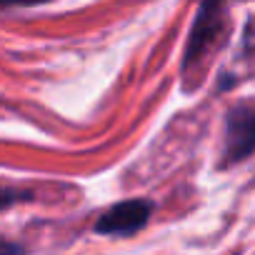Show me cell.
<instances>
[{
    "instance_id": "obj_6",
    "label": "cell",
    "mask_w": 255,
    "mask_h": 255,
    "mask_svg": "<svg viewBox=\"0 0 255 255\" xmlns=\"http://www.w3.org/2000/svg\"><path fill=\"white\" fill-rule=\"evenodd\" d=\"M35 3H45V0H0V8H8V5H35Z\"/></svg>"
},
{
    "instance_id": "obj_4",
    "label": "cell",
    "mask_w": 255,
    "mask_h": 255,
    "mask_svg": "<svg viewBox=\"0 0 255 255\" xmlns=\"http://www.w3.org/2000/svg\"><path fill=\"white\" fill-rule=\"evenodd\" d=\"M18 200H20V193H18V190H13V188H0V210L10 208V205L18 203Z\"/></svg>"
},
{
    "instance_id": "obj_2",
    "label": "cell",
    "mask_w": 255,
    "mask_h": 255,
    "mask_svg": "<svg viewBox=\"0 0 255 255\" xmlns=\"http://www.w3.org/2000/svg\"><path fill=\"white\" fill-rule=\"evenodd\" d=\"M255 150V108L238 105L225 123V163H240Z\"/></svg>"
},
{
    "instance_id": "obj_1",
    "label": "cell",
    "mask_w": 255,
    "mask_h": 255,
    "mask_svg": "<svg viewBox=\"0 0 255 255\" xmlns=\"http://www.w3.org/2000/svg\"><path fill=\"white\" fill-rule=\"evenodd\" d=\"M223 18H225V0H203L185 50V70L200 63L203 55L210 50V45L223 30Z\"/></svg>"
},
{
    "instance_id": "obj_3",
    "label": "cell",
    "mask_w": 255,
    "mask_h": 255,
    "mask_svg": "<svg viewBox=\"0 0 255 255\" xmlns=\"http://www.w3.org/2000/svg\"><path fill=\"white\" fill-rule=\"evenodd\" d=\"M148 218H150V203L125 200V203L105 210L98 218L95 233H100V235H133L140 228H145Z\"/></svg>"
},
{
    "instance_id": "obj_5",
    "label": "cell",
    "mask_w": 255,
    "mask_h": 255,
    "mask_svg": "<svg viewBox=\"0 0 255 255\" xmlns=\"http://www.w3.org/2000/svg\"><path fill=\"white\" fill-rule=\"evenodd\" d=\"M0 255H25L23 245L8 240V238H0Z\"/></svg>"
}]
</instances>
